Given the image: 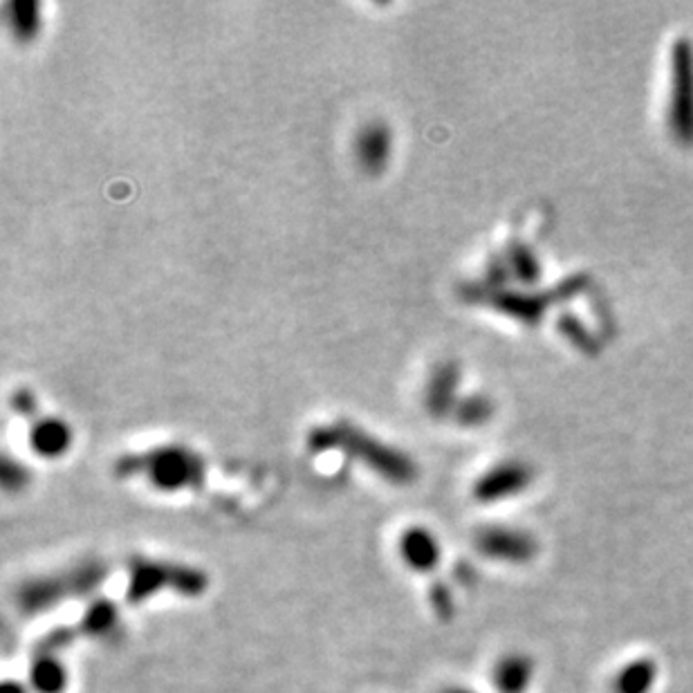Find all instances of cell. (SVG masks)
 <instances>
[{"label": "cell", "mask_w": 693, "mask_h": 693, "mask_svg": "<svg viewBox=\"0 0 693 693\" xmlns=\"http://www.w3.org/2000/svg\"><path fill=\"white\" fill-rule=\"evenodd\" d=\"M307 447L312 452L339 450L396 485H409L418 478V465L409 454L368 435L364 429L350 422L317 426L307 435Z\"/></svg>", "instance_id": "1"}, {"label": "cell", "mask_w": 693, "mask_h": 693, "mask_svg": "<svg viewBox=\"0 0 693 693\" xmlns=\"http://www.w3.org/2000/svg\"><path fill=\"white\" fill-rule=\"evenodd\" d=\"M119 478L144 476L160 491L198 489L205 480L207 467L201 454L182 445L155 447L147 454H129L115 463Z\"/></svg>", "instance_id": "2"}, {"label": "cell", "mask_w": 693, "mask_h": 693, "mask_svg": "<svg viewBox=\"0 0 693 693\" xmlns=\"http://www.w3.org/2000/svg\"><path fill=\"white\" fill-rule=\"evenodd\" d=\"M108 577V565L99 559H88L77 565H71L68 571H61L56 575L39 577L25 582L17 591V604L25 615L45 613L52 606H58L71 597H82L93 593L101 586Z\"/></svg>", "instance_id": "3"}, {"label": "cell", "mask_w": 693, "mask_h": 693, "mask_svg": "<svg viewBox=\"0 0 693 693\" xmlns=\"http://www.w3.org/2000/svg\"><path fill=\"white\" fill-rule=\"evenodd\" d=\"M209 588V577L192 569V565L155 561L147 556H136L129 563V586L126 597L131 604H142L158 595L160 591H173L182 597H201Z\"/></svg>", "instance_id": "4"}, {"label": "cell", "mask_w": 693, "mask_h": 693, "mask_svg": "<svg viewBox=\"0 0 693 693\" xmlns=\"http://www.w3.org/2000/svg\"><path fill=\"white\" fill-rule=\"evenodd\" d=\"M671 131L680 142H693V52L686 41L673 50Z\"/></svg>", "instance_id": "5"}, {"label": "cell", "mask_w": 693, "mask_h": 693, "mask_svg": "<svg viewBox=\"0 0 693 693\" xmlns=\"http://www.w3.org/2000/svg\"><path fill=\"white\" fill-rule=\"evenodd\" d=\"M476 550L491 559V561H500V563H512V565H523L534 561L537 552H539V543L530 532L517 530V528H483L476 539Z\"/></svg>", "instance_id": "6"}, {"label": "cell", "mask_w": 693, "mask_h": 693, "mask_svg": "<svg viewBox=\"0 0 693 693\" xmlns=\"http://www.w3.org/2000/svg\"><path fill=\"white\" fill-rule=\"evenodd\" d=\"M532 469L526 463L508 461L500 463L487 474H483L474 485V498L483 506H491V502L506 500L510 496L521 494L532 483Z\"/></svg>", "instance_id": "7"}, {"label": "cell", "mask_w": 693, "mask_h": 693, "mask_svg": "<svg viewBox=\"0 0 693 693\" xmlns=\"http://www.w3.org/2000/svg\"><path fill=\"white\" fill-rule=\"evenodd\" d=\"M393 155V133L385 121H368L355 138V160L366 175H382Z\"/></svg>", "instance_id": "8"}, {"label": "cell", "mask_w": 693, "mask_h": 693, "mask_svg": "<svg viewBox=\"0 0 693 693\" xmlns=\"http://www.w3.org/2000/svg\"><path fill=\"white\" fill-rule=\"evenodd\" d=\"M461 385V366L456 361H443L437 364L424 389V407L429 415L445 418L452 409H456V393Z\"/></svg>", "instance_id": "9"}, {"label": "cell", "mask_w": 693, "mask_h": 693, "mask_svg": "<svg viewBox=\"0 0 693 693\" xmlns=\"http://www.w3.org/2000/svg\"><path fill=\"white\" fill-rule=\"evenodd\" d=\"M400 554H402L409 569H413L418 573L435 571L437 563H440V556H443L437 539L426 528H409L402 534Z\"/></svg>", "instance_id": "10"}, {"label": "cell", "mask_w": 693, "mask_h": 693, "mask_svg": "<svg viewBox=\"0 0 693 693\" xmlns=\"http://www.w3.org/2000/svg\"><path fill=\"white\" fill-rule=\"evenodd\" d=\"M30 447L41 458H61L73 447V429L58 418H41L30 431Z\"/></svg>", "instance_id": "11"}, {"label": "cell", "mask_w": 693, "mask_h": 693, "mask_svg": "<svg viewBox=\"0 0 693 693\" xmlns=\"http://www.w3.org/2000/svg\"><path fill=\"white\" fill-rule=\"evenodd\" d=\"M532 680L534 660L526 653L502 656L491 671V682L498 693H528Z\"/></svg>", "instance_id": "12"}, {"label": "cell", "mask_w": 693, "mask_h": 693, "mask_svg": "<svg viewBox=\"0 0 693 693\" xmlns=\"http://www.w3.org/2000/svg\"><path fill=\"white\" fill-rule=\"evenodd\" d=\"M656 682H658L656 660L636 658L617 671L613 680V693H651Z\"/></svg>", "instance_id": "13"}, {"label": "cell", "mask_w": 693, "mask_h": 693, "mask_svg": "<svg viewBox=\"0 0 693 693\" xmlns=\"http://www.w3.org/2000/svg\"><path fill=\"white\" fill-rule=\"evenodd\" d=\"M30 682L39 693H61L68 684V671L61 664L58 656L36 653L30 669Z\"/></svg>", "instance_id": "14"}, {"label": "cell", "mask_w": 693, "mask_h": 693, "mask_svg": "<svg viewBox=\"0 0 693 693\" xmlns=\"http://www.w3.org/2000/svg\"><path fill=\"white\" fill-rule=\"evenodd\" d=\"M8 25L19 43H30L41 32V3L34 0H17V3L6 6Z\"/></svg>", "instance_id": "15"}, {"label": "cell", "mask_w": 693, "mask_h": 693, "mask_svg": "<svg viewBox=\"0 0 693 693\" xmlns=\"http://www.w3.org/2000/svg\"><path fill=\"white\" fill-rule=\"evenodd\" d=\"M117 606L108 599H97L82 619V631L90 636H106L117 624Z\"/></svg>", "instance_id": "16"}, {"label": "cell", "mask_w": 693, "mask_h": 693, "mask_svg": "<svg viewBox=\"0 0 693 693\" xmlns=\"http://www.w3.org/2000/svg\"><path fill=\"white\" fill-rule=\"evenodd\" d=\"M491 402L483 396H472L467 400H461L454 409V418L463 426H478L491 418Z\"/></svg>", "instance_id": "17"}, {"label": "cell", "mask_w": 693, "mask_h": 693, "mask_svg": "<svg viewBox=\"0 0 693 693\" xmlns=\"http://www.w3.org/2000/svg\"><path fill=\"white\" fill-rule=\"evenodd\" d=\"M429 602H431L435 615L443 617V619H450L456 610V599H454V593L447 584H433L429 591Z\"/></svg>", "instance_id": "18"}, {"label": "cell", "mask_w": 693, "mask_h": 693, "mask_svg": "<svg viewBox=\"0 0 693 693\" xmlns=\"http://www.w3.org/2000/svg\"><path fill=\"white\" fill-rule=\"evenodd\" d=\"M77 638V631L75 628H56V631H52L50 636H45L39 647H36V653H52V656H58V651H63L66 647H71V642H75Z\"/></svg>", "instance_id": "19"}, {"label": "cell", "mask_w": 693, "mask_h": 693, "mask_svg": "<svg viewBox=\"0 0 693 693\" xmlns=\"http://www.w3.org/2000/svg\"><path fill=\"white\" fill-rule=\"evenodd\" d=\"M0 478H3V487L10 491H19L25 489L30 483V472L25 469V465L14 463L12 458L3 461V469H0Z\"/></svg>", "instance_id": "20"}, {"label": "cell", "mask_w": 693, "mask_h": 693, "mask_svg": "<svg viewBox=\"0 0 693 693\" xmlns=\"http://www.w3.org/2000/svg\"><path fill=\"white\" fill-rule=\"evenodd\" d=\"M510 263H512V270H515L521 279L534 281V277H537V263H534V259H532L528 247L515 245V247L510 249Z\"/></svg>", "instance_id": "21"}, {"label": "cell", "mask_w": 693, "mask_h": 693, "mask_svg": "<svg viewBox=\"0 0 693 693\" xmlns=\"http://www.w3.org/2000/svg\"><path fill=\"white\" fill-rule=\"evenodd\" d=\"M12 409L17 411V413H21V415H34L36 413V409H39V402H36V398L30 393V391H25V389H21V391H17L14 396H12Z\"/></svg>", "instance_id": "22"}, {"label": "cell", "mask_w": 693, "mask_h": 693, "mask_svg": "<svg viewBox=\"0 0 693 693\" xmlns=\"http://www.w3.org/2000/svg\"><path fill=\"white\" fill-rule=\"evenodd\" d=\"M3 693H28V691H25V686H23L21 682L8 680V682L3 684Z\"/></svg>", "instance_id": "23"}, {"label": "cell", "mask_w": 693, "mask_h": 693, "mask_svg": "<svg viewBox=\"0 0 693 693\" xmlns=\"http://www.w3.org/2000/svg\"><path fill=\"white\" fill-rule=\"evenodd\" d=\"M443 693H478V691L469 689V686H452V689H445Z\"/></svg>", "instance_id": "24"}]
</instances>
